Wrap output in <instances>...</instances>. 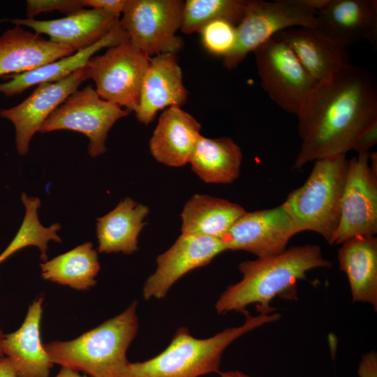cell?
<instances>
[{
  "label": "cell",
  "mask_w": 377,
  "mask_h": 377,
  "mask_svg": "<svg viewBox=\"0 0 377 377\" xmlns=\"http://www.w3.org/2000/svg\"><path fill=\"white\" fill-rule=\"evenodd\" d=\"M298 117L302 140L293 168L346 155L365 128L377 119V85L369 70L348 64L317 84Z\"/></svg>",
  "instance_id": "obj_1"
},
{
  "label": "cell",
  "mask_w": 377,
  "mask_h": 377,
  "mask_svg": "<svg viewBox=\"0 0 377 377\" xmlns=\"http://www.w3.org/2000/svg\"><path fill=\"white\" fill-rule=\"evenodd\" d=\"M318 245L306 244L286 249L267 257L257 258L240 263L238 269L242 279L230 285L215 304L219 314L235 311L246 313L250 304H256L258 313L271 314V306L276 297L286 300L297 297L298 281L316 268L330 267Z\"/></svg>",
  "instance_id": "obj_2"
},
{
  "label": "cell",
  "mask_w": 377,
  "mask_h": 377,
  "mask_svg": "<svg viewBox=\"0 0 377 377\" xmlns=\"http://www.w3.org/2000/svg\"><path fill=\"white\" fill-rule=\"evenodd\" d=\"M243 324L228 327L207 339L193 337L184 327L178 328L168 347L143 362H130L121 377H201L219 372L225 350L237 339L263 325L280 319L278 313L246 314Z\"/></svg>",
  "instance_id": "obj_3"
},
{
  "label": "cell",
  "mask_w": 377,
  "mask_h": 377,
  "mask_svg": "<svg viewBox=\"0 0 377 377\" xmlns=\"http://www.w3.org/2000/svg\"><path fill=\"white\" fill-rule=\"evenodd\" d=\"M137 302L117 316L70 341L44 344L52 364L89 377H121L126 352L137 334Z\"/></svg>",
  "instance_id": "obj_4"
},
{
  "label": "cell",
  "mask_w": 377,
  "mask_h": 377,
  "mask_svg": "<svg viewBox=\"0 0 377 377\" xmlns=\"http://www.w3.org/2000/svg\"><path fill=\"white\" fill-rule=\"evenodd\" d=\"M348 168L346 155L317 159L304 184L289 193L281 205L297 233L313 231L331 244L339 223Z\"/></svg>",
  "instance_id": "obj_5"
},
{
  "label": "cell",
  "mask_w": 377,
  "mask_h": 377,
  "mask_svg": "<svg viewBox=\"0 0 377 377\" xmlns=\"http://www.w3.org/2000/svg\"><path fill=\"white\" fill-rule=\"evenodd\" d=\"M293 27L318 28L317 11L295 0H248L244 15L236 26L237 40L232 52L223 58V66L235 69L251 52L277 33Z\"/></svg>",
  "instance_id": "obj_6"
},
{
  "label": "cell",
  "mask_w": 377,
  "mask_h": 377,
  "mask_svg": "<svg viewBox=\"0 0 377 377\" xmlns=\"http://www.w3.org/2000/svg\"><path fill=\"white\" fill-rule=\"evenodd\" d=\"M253 53L263 89L282 110L297 115L318 84L291 48L274 36Z\"/></svg>",
  "instance_id": "obj_7"
},
{
  "label": "cell",
  "mask_w": 377,
  "mask_h": 377,
  "mask_svg": "<svg viewBox=\"0 0 377 377\" xmlns=\"http://www.w3.org/2000/svg\"><path fill=\"white\" fill-rule=\"evenodd\" d=\"M150 58L126 39L91 57L86 67L101 98L135 112Z\"/></svg>",
  "instance_id": "obj_8"
},
{
  "label": "cell",
  "mask_w": 377,
  "mask_h": 377,
  "mask_svg": "<svg viewBox=\"0 0 377 377\" xmlns=\"http://www.w3.org/2000/svg\"><path fill=\"white\" fill-rule=\"evenodd\" d=\"M184 5L181 0H127L119 24L129 40L149 57L177 54L183 47L176 33Z\"/></svg>",
  "instance_id": "obj_9"
},
{
  "label": "cell",
  "mask_w": 377,
  "mask_h": 377,
  "mask_svg": "<svg viewBox=\"0 0 377 377\" xmlns=\"http://www.w3.org/2000/svg\"><path fill=\"white\" fill-rule=\"evenodd\" d=\"M129 113L101 98L96 89L88 85L70 95L45 119L38 132L71 130L84 133L89 139V154L96 157L105 152L110 129Z\"/></svg>",
  "instance_id": "obj_10"
},
{
  "label": "cell",
  "mask_w": 377,
  "mask_h": 377,
  "mask_svg": "<svg viewBox=\"0 0 377 377\" xmlns=\"http://www.w3.org/2000/svg\"><path fill=\"white\" fill-rule=\"evenodd\" d=\"M376 233L377 173L370 167L369 153H363L348 160L339 223L331 244Z\"/></svg>",
  "instance_id": "obj_11"
},
{
  "label": "cell",
  "mask_w": 377,
  "mask_h": 377,
  "mask_svg": "<svg viewBox=\"0 0 377 377\" xmlns=\"http://www.w3.org/2000/svg\"><path fill=\"white\" fill-rule=\"evenodd\" d=\"M297 234L282 205L272 209L246 212L221 240L226 250L245 251L257 258L279 254Z\"/></svg>",
  "instance_id": "obj_12"
},
{
  "label": "cell",
  "mask_w": 377,
  "mask_h": 377,
  "mask_svg": "<svg viewBox=\"0 0 377 377\" xmlns=\"http://www.w3.org/2000/svg\"><path fill=\"white\" fill-rule=\"evenodd\" d=\"M221 239L182 234L175 242L156 258V269L143 286V297L161 299L173 284L188 272L208 265L225 251Z\"/></svg>",
  "instance_id": "obj_13"
},
{
  "label": "cell",
  "mask_w": 377,
  "mask_h": 377,
  "mask_svg": "<svg viewBox=\"0 0 377 377\" xmlns=\"http://www.w3.org/2000/svg\"><path fill=\"white\" fill-rule=\"evenodd\" d=\"M89 78L87 67H82L61 80L38 84L32 94L20 104L0 110V116L14 124L19 154H27L31 138L38 132L45 119Z\"/></svg>",
  "instance_id": "obj_14"
},
{
  "label": "cell",
  "mask_w": 377,
  "mask_h": 377,
  "mask_svg": "<svg viewBox=\"0 0 377 377\" xmlns=\"http://www.w3.org/2000/svg\"><path fill=\"white\" fill-rule=\"evenodd\" d=\"M15 26H26L46 34L52 43L66 45L75 52L87 48L108 35L119 24V16L97 9H81L66 17L50 20L13 19Z\"/></svg>",
  "instance_id": "obj_15"
},
{
  "label": "cell",
  "mask_w": 377,
  "mask_h": 377,
  "mask_svg": "<svg viewBox=\"0 0 377 377\" xmlns=\"http://www.w3.org/2000/svg\"><path fill=\"white\" fill-rule=\"evenodd\" d=\"M188 95L176 54L154 56L150 58L142 80L139 105L135 112L136 118L147 125L158 111L172 106L181 108Z\"/></svg>",
  "instance_id": "obj_16"
},
{
  "label": "cell",
  "mask_w": 377,
  "mask_h": 377,
  "mask_svg": "<svg viewBox=\"0 0 377 377\" xmlns=\"http://www.w3.org/2000/svg\"><path fill=\"white\" fill-rule=\"evenodd\" d=\"M317 18L318 29L344 47L362 40L376 45V0H330Z\"/></svg>",
  "instance_id": "obj_17"
},
{
  "label": "cell",
  "mask_w": 377,
  "mask_h": 377,
  "mask_svg": "<svg viewBox=\"0 0 377 377\" xmlns=\"http://www.w3.org/2000/svg\"><path fill=\"white\" fill-rule=\"evenodd\" d=\"M274 37L291 48L317 84L330 80L350 64L346 47L339 45L317 28H289L277 33Z\"/></svg>",
  "instance_id": "obj_18"
},
{
  "label": "cell",
  "mask_w": 377,
  "mask_h": 377,
  "mask_svg": "<svg viewBox=\"0 0 377 377\" xmlns=\"http://www.w3.org/2000/svg\"><path fill=\"white\" fill-rule=\"evenodd\" d=\"M200 128V124L180 107L165 109L149 140L151 155L168 166L186 165L201 135Z\"/></svg>",
  "instance_id": "obj_19"
},
{
  "label": "cell",
  "mask_w": 377,
  "mask_h": 377,
  "mask_svg": "<svg viewBox=\"0 0 377 377\" xmlns=\"http://www.w3.org/2000/svg\"><path fill=\"white\" fill-rule=\"evenodd\" d=\"M75 52L20 26L0 36V77L28 72Z\"/></svg>",
  "instance_id": "obj_20"
},
{
  "label": "cell",
  "mask_w": 377,
  "mask_h": 377,
  "mask_svg": "<svg viewBox=\"0 0 377 377\" xmlns=\"http://www.w3.org/2000/svg\"><path fill=\"white\" fill-rule=\"evenodd\" d=\"M43 301L42 297L35 300L20 327L4 335V355L12 361L20 377H49L53 366L40 337Z\"/></svg>",
  "instance_id": "obj_21"
},
{
  "label": "cell",
  "mask_w": 377,
  "mask_h": 377,
  "mask_svg": "<svg viewBox=\"0 0 377 377\" xmlns=\"http://www.w3.org/2000/svg\"><path fill=\"white\" fill-rule=\"evenodd\" d=\"M338 250L339 269L348 280L354 302L377 309V239L357 236L341 244Z\"/></svg>",
  "instance_id": "obj_22"
},
{
  "label": "cell",
  "mask_w": 377,
  "mask_h": 377,
  "mask_svg": "<svg viewBox=\"0 0 377 377\" xmlns=\"http://www.w3.org/2000/svg\"><path fill=\"white\" fill-rule=\"evenodd\" d=\"M128 39L127 33L119 24L108 35L91 46L73 54L62 57L34 70L6 75L9 80L0 83V92L8 96L21 94L27 88L44 82H55L71 75L77 69L87 66L96 52L115 45Z\"/></svg>",
  "instance_id": "obj_23"
},
{
  "label": "cell",
  "mask_w": 377,
  "mask_h": 377,
  "mask_svg": "<svg viewBox=\"0 0 377 377\" xmlns=\"http://www.w3.org/2000/svg\"><path fill=\"white\" fill-rule=\"evenodd\" d=\"M147 206L126 198L107 214L98 218L96 235L99 253L132 254L149 214Z\"/></svg>",
  "instance_id": "obj_24"
},
{
  "label": "cell",
  "mask_w": 377,
  "mask_h": 377,
  "mask_svg": "<svg viewBox=\"0 0 377 377\" xmlns=\"http://www.w3.org/2000/svg\"><path fill=\"white\" fill-rule=\"evenodd\" d=\"M246 211L239 205L208 195L195 194L182 214V234L221 239Z\"/></svg>",
  "instance_id": "obj_25"
},
{
  "label": "cell",
  "mask_w": 377,
  "mask_h": 377,
  "mask_svg": "<svg viewBox=\"0 0 377 377\" xmlns=\"http://www.w3.org/2000/svg\"><path fill=\"white\" fill-rule=\"evenodd\" d=\"M242 161L241 149L231 138L200 135L188 163L205 183L229 184L238 178Z\"/></svg>",
  "instance_id": "obj_26"
},
{
  "label": "cell",
  "mask_w": 377,
  "mask_h": 377,
  "mask_svg": "<svg viewBox=\"0 0 377 377\" xmlns=\"http://www.w3.org/2000/svg\"><path fill=\"white\" fill-rule=\"evenodd\" d=\"M42 276L77 290L94 286L100 269L96 251L91 242H86L72 250L40 265Z\"/></svg>",
  "instance_id": "obj_27"
},
{
  "label": "cell",
  "mask_w": 377,
  "mask_h": 377,
  "mask_svg": "<svg viewBox=\"0 0 377 377\" xmlns=\"http://www.w3.org/2000/svg\"><path fill=\"white\" fill-rule=\"evenodd\" d=\"M25 207V215L22 223L9 245L0 254V263L17 251L29 246H37L40 251V258L47 261V243L50 240L61 242L57 232L61 228L59 223H54L48 228L43 226L38 219V209L40 200L38 198L28 197L25 193L21 196Z\"/></svg>",
  "instance_id": "obj_28"
},
{
  "label": "cell",
  "mask_w": 377,
  "mask_h": 377,
  "mask_svg": "<svg viewBox=\"0 0 377 377\" xmlns=\"http://www.w3.org/2000/svg\"><path fill=\"white\" fill-rule=\"evenodd\" d=\"M248 0H186L180 30L186 34L199 32L207 23L226 20L235 25L245 12Z\"/></svg>",
  "instance_id": "obj_29"
},
{
  "label": "cell",
  "mask_w": 377,
  "mask_h": 377,
  "mask_svg": "<svg viewBox=\"0 0 377 377\" xmlns=\"http://www.w3.org/2000/svg\"><path fill=\"white\" fill-rule=\"evenodd\" d=\"M236 26L226 20H216L207 23L198 32L202 44L210 54L224 58L235 45Z\"/></svg>",
  "instance_id": "obj_30"
},
{
  "label": "cell",
  "mask_w": 377,
  "mask_h": 377,
  "mask_svg": "<svg viewBox=\"0 0 377 377\" xmlns=\"http://www.w3.org/2000/svg\"><path fill=\"white\" fill-rule=\"evenodd\" d=\"M26 3L27 18L54 10L69 15L84 8L82 0H27Z\"/></svg>",
  "instance_id": "obj_31"
},
{
  "label": "cell",
  "mask_w": 377,
  "mask_h": 377,
  "mask_svg": "<svg viewBox=\"0 0 377 377\" xmlns=\"http://www.w3.org/2000/svg\"><path fill=\"white\" fill-rule=\"evenodd\" d=\"M377 142V119L373 121L361 133L356 140L353 149L358 154L369 153V150Z\"/></svg>",
  "instance_id": "obj_32"
},
{
  "label": "cell",
  "mask_w": 377,
  "mask_h": 377,
  "mask_svg": "<svg viewBox=\"0 0 377 377\" xmlns=\"http://www.w3.org/2000/svg\"><path fill=\"white\" fill-rule=\"evenodd\" d=\"M127 0H82L83 6L103 10L120 15L126 5Z\"/></svg>",
  "instance_id": "obj_33"
},
{
  "label": "cell",
  "mask_w": 377,
  "mask_h": 377,
  "mask_svg": "<svg viewBox=\"0 0 377 377\" xmlns=\"http://www.w3.org/2000/svg\"><path fill=\"white\" fill-rule=\"evenodd\" d=\"M359 377H377V354L372 350L365 353L358 364Z\"/></svg>",
  "instance_id": "obj_34"
},
{
  "label": "cell",
  "mask_w": 377,
  "mask_h": 377,
  "mask_svg": "<svg viewBox=\"0 0 377 377\" xmlns=\"http://www.w3.org/2000/svg\"><path fill=\"white\" fill-rule=\"evenodd\" d=\"M0 377H20L13 363L7 357L0 360Z\"/></svg>",
  "instance_id": "obj_35"
},
{
  "label": "cell",
  "mask_w": 377,
  "mask_h": 377,
  "mask_svg": "<svg viewBox=\"0 0 377 377\" xmlns=\"http://www.w3.org/2000/svg\"><path fill=\"white\" fill-rule=\"evenodd\" d=\"M55 377H88L82 376L79 372L67 367H61Z\"/></svg>",
  "instance_id": "obj_36"
},
{
  "label": "cell",
  "mask_w": 377,
  "mask_h": 377,
  "mask_svg": "<svg viewBox=\"0 0 377 377\" xmlns=\"http://www.w3.org/2000/svg\"><path fill=\"white\" fill-rule=\"evenodd\" d=\"M220 377H253L238 370L220 373Z\"/></svg>",
  "instance_id": "obj_37"
},
{
  "label": "cell",
  "mask_w": 377,
  "mask_h": 377,
  "mask_svg": "<svg viewBox=\"0 0 377 377\" xmlns=\"http://www.w3.org/2000/svg\"><path fill=\"white\" fill-rule=\"evenodd\" d=\"M4 335L0 330V360L4 357V353L3 350V341Z\"/></svg>",
  "instance_id": "obj_38"
}]
</instances>
